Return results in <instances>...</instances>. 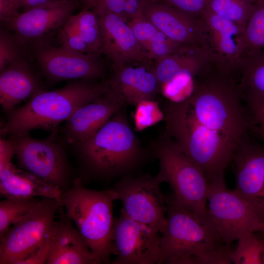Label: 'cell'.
I'll return each instance as SVG.
<instances>
[{
	"label": "cell",
	"instance_id": "obj_43",
	"mask_svg": "<svg viewBox=\"0 0 264 264\" xmlns=\"http://www.w3.org/2000/svg\"><path fill=\"white\" fill-rule=\"evenodd\" d=\"M262 260H263V264H264V245L263 251Z\"/></svg>",
	"mask_w": 264,
	"mask_h": 264
},
{
	"label": "cell",
	"instance_id": "obj_3",
	"mask_svg": "<svg viewBox=\"0 0 264 264\" xmlns=\"http://www.w3.org/2000/svg\"><path fill=\"white\" fill-rule=\"evenodd\" d=\"M77 79L65 86L36 94L23 105L5 113L0 136L29 133L35 129L52 132L80 107L89 103L109 88L108 81Z\"/></svg>",
	"mask_w": 264,
	"mask_h": 264
},
{
	"label": "cell",
	"instance_id": "obj_42",
	"mask_svg": "<svg viewBox=\"0 0 264 264\" xmlns=\"http://www.w3.org/2000/svg\"><path fill=\"white\" fill-rule=\"evenodd\" d=\"M253 4H256L264 2V0H249Z\"/></svg>",
	"mask_w": 264,
	"mask_h": 264
},
{
	"label": "cell",
	"instance_id": "obj_32",
	"mask_svg": "<svg viewBox=\"0 0 264 264\" xmlns=\"http://www.w3.org/2000/svg\"><path fill=\"white\" fill-rule=\"evenodd\" d=\"M185 46H187L174 41L159 30L150 42L146 52L149 60L157 61Z\"/></svg>",
	"mask_w": 264,
	"mask_h": 264
},
{
	"label": "cell",
	"instance_id": "obj_36",
	"mask_svg": "<svg viewBox=\"0 0 264 264\" xmlns=\"http://www.w3.org/2000/svg\"><path fill=\"white\" fill-rule=\"evenodd\" d=\"M15 155V149L13 144L8 139L0 138V170L11 163Z\"/></svg>",
	"mask_w": 264,
	"mask_h": 264
},
{
	"label": "cell",
	"instance_id": "obj_41",
	"mask_svg": "<svg viewBox=\"0 0 264 264\" xmlns=\"http://www.w3.org/2000/svg\"><path fill=\"white\" fill-rule=\"evenodd\" d=\"M80 1L84 6V9H89L94 8L96 6V0H75Z\"/></svg>",
	"mask_w": 264,
	"mask_h": 264
},
{
	"label": "cell",
	"instance_id": "obj_18",
	"mask_svg": "<svg viewBox=\"0 0 264 264\" xmlns=\"http://www.w3.org/2000/svg\"><path fill=\"white\" fill-rule=\"evenodd\" d=\"M208 30V44L211 56L237 66L244 50L245 25L205 9L201 14Z\"/></svg>",
	"mask_w": 264,
	"mask_h": 264
},
{
	"label": "cell",
	"instance_id": "obj_14",
	"mask_svg": "<svg viewBox=\"0 0 264 264\" xmlns=\"http://www.w3.org/2000/svg\"><path fill=\"white\" fill-rule=\"evenodd\" d=\"M236 186L234 191L247 201L264 222V146L246 135L232 159Z\"/></svg>",
	"mask_w": 264,
	"mask_h": 264
},
{
	"label": "cell",
	"instance_id": "obj_30",
	"mask_svg": "<svg viewBox=\"0 0 264 264\" xmlns=\"http://www.w3.org/2000/svg\"><path fill=\"white\" fill-rule=\"evenodd\" d=\"M135 107L133 119L137 131H141L165 119L164 112L154 100L142 101Z\"/></svg>",
	"mask_w": 264,
	"mask_h": 264
},
{
	"label": "cell",
	"instance_id": "obj_44",
	"mask_svg": "<svg viewBox=\"0 0 264 264\" xmlns=\"http://www.w3.org/2000/svg\"><path fill=\"white\" fill-rule=\"evenodd\" d=\"M262 232H263L264 233V226H263V229L261 231Z\"/></svg>",
	"mask_w": 264,
	"mask_h": 264
},
{
	"label": "cell",
	"instance_id": "obj_12",
	"mask_svg": "<svg viewBox=\"0 0 264 264\" xmlns=\"http://www.w3.org/2000/svg\"><path fill=\"white\" fill-rule=\"evenodd\" d=\"M161 234L128 217L121 209L115 219L113 241L116 264H158Z\"/></svg>",
	"mask_w": 264,
	"mask_h": 264
},
{
	"label": "cell",
	"instance_id": "obj_38",
	"mask_svg": "<svg viewBox=\"0 0 264 264\" xmlns=\"http://www.w3.org/2000/svg\"><path fill=\"white\" fill-rule=\"evenodd\" d=\"M14 0H0V20L6 23L19 14Z\"/></svg>",
	"mask_w": 264,
	"mask_h": 264
},
{
	"label": "cell",
	"instance_id": "obj_34",
	"mask_svg": "<svg viewBox=\"0 0 264 264\" xmlns=\"http://www.w3.org/2000/svg\"><path fill=\"white\" fill-rule=\"evenodd\" d=\"M252 122L253 131L264 144V100L250 99L245 101Z\"/></svg>",
	"mask_w": 264,
	"mask_h": 264
},
{
	"label": "cell",
	"instance_id": "obj_25",
	"mask_svg": "<svg viewBox=\"0 0 264 264\" xmlns=\"http://www.w3.org/2000/svg\"><path fill=\"white\" fill-rule=\"evenodd\" d=\"M77 33L94 53H102L101 36L97 18L93 11L84 9L72 15L63 25Z\"/></svg>",
	"mask_w": 264,
	"mask_h": 264
},
{
	"label": "cell",
	"instance_id": "obj_20",
	"mask_svg": "<svg viewBox=\"0 0 264 264\" xmlns=\"http://www.w3.org/2000/svg\"><path fill=\"white\" fill-rule=\"evenodd\" d=\"M113 69L109 88L125 104L136 106L142 101L154 100L159 87L154 67L129 64Z\"/></svg>",
	"mask_w": 264,
	"mask_h": 264
},
{
	"label": "cell",
	"instance_id": "obj_33",
	"mask_svg": "<svg viewBox=\"0 0 264 264\" xmlns=\"http://www.w3.org/2000/svg\"><path fill=\"white\" fill-rule=\"evenodd\" d=\"M128 23L136 39L146 52L150 42L159 29L143 17L133 19Z\"/></svg>",
	"mask_w": 264,
	"mask_h": 264
},
{
	"label": "cell",
	"instance_id": "obj_27",
	"mask_svg": "<svg viewBox=\"0 0 264 264\" xmlns=\"http://www.w3.org/2000/svg\"><path fill=\"white\" fill-rule=\"evenodd\" d=\"M246 233L238 239L236 248L230 254L235 264H263L262 255L264 241L255 234Z\"/></svg>",
	"mask_w": 264,
	"mask_h": 264
},
{
	"label": "cell",
	"instance_id": "obj_24",
	"mask_svg": "<svg viewBox=\"0 0 264 264\" xmlns=\"http://www.w3.org/2000/svg\"><path fill=\"white\" fill-rule=\"evenodd\" d=\"M238 80L244 101L264 100V48L241 58L238 66Z\"/></svg>",
	"mask_w": 264,
	"mask_h": 264
},
{
	"label": "cell",
	"instance_id": "obj_16",
	"mask_svg": "<svg viewBox=\"0 0 264 264\" xmlns=\"http://www.w3.org/2000/svg\"><path fill=\"white\" fill-rule=\"evenodd\" d=\"M78 1L57 0L46 5L19 13L5 24L22 45L45 40L44 37L59 31L76 10Z\"/></svg>",
	"mask_w": 264,
	"mask_h": 264
},
{
	"label": "cell",
	"instance_id": "obj_39",
	"mask_svg": "<svg viewBox=\"0 0 264 264\" xmlns=\"http://www.w3.org/2000/svg\"><path fill=\"white\" fill-rule=\"evenodd\" d=\"M51 237L40 248L23 261L22 264H45L49 249Z\"/></svg>",
	"mask_w": 264,
	"mask_h": 264
},
{
	"label": "cell",
	"instance_id": "obj_26",
	"mask_svg": "<svg viewBox=\"0 0 264 264\" xmlns=\"http://www.w3.org/2000/svg\"><path fill=\"white\" fill-rule=\"evenodd\" d=\"M41 200L5 198L0 202V239L15 222L24 217Z\"/></svg>",
	"mask_w": 264,
	"mask_h": 264
},
{
	"label": "cell",
	"instance_id": "obj_10",
	"mask_svg": "<svg viewBox=\"0 0 264 264\" xmlns=\"http://www.w3.org/2000/svg\"><path fill=\"white\" fill-rule=\"evenodd\" d=\"M162 183L157 175L126 177L112 188L128 217L161 234L166 228L167 210L160 188Z\"/></svg>",
	"mask_w": 264,
	"mask_h": 264
},
{
	"label": "cell",
	"instance_id": "obj_2",
	"mask_svg": "<svg viewBox=\"0 0 264 264\" xmlns=\"http://www.w3.org/2000/svg\"><path fill=\"white\" fill-rule=\"evenodd\" d=\"M166 226L158 264H230L232 249L221 240L209 220L166 199Z\"/></svg>",
	"mask_w": 264,
	"mask_h": 264
},
{
	"label": "cell",
	"instance_id": "obj_17",
	"mask_svg": "<svg viewBox=\"0 0 264 264\" xmlns=\"http://www.w3.org/2000/svg\"><path fill=\"white\" fill-rule=\"evenodd\" d=\"M125 103L109 88L93 101L76 110L66 121L59 133L67 144L88 139L101 128Z\"/></svg>",
	"mask_w": 264,
	"mask_h": 264
},
{
	"label": "cell",
	"instance_id": "obj_9",
	"mask_svg": "<svg viewBox=\"0 0 264 264\" xmlns=\"http://www.w3.org/2000/svg\"><path fill=\"white\" fill-rule=\"evenodd\" d=\"M59 129V128H58ZM58 129L43 139L29 133L8 135L13 144L20 167L44 181L59 187L68 172L66 146Z\"/></svg>",
	"mask_w": 264,
	"mask_h": 264
},
{
	"label": "cell",
	"instance_id": "obj_28",
	"mask_svg": "<svg viewBox=\"0 0 264 264\" xmlns=\"http://www.w3.org/2000/svg\"><path fill=\"white\" fill-rule=\"evenodd\" d=\"M254 6L249 0H209L206 9L245 26Z\"/></svg>",
	"mask_w": 264,
	"mask_h": 264
},
{
	"label": "cell",
	"instance_id": "obj_35",
	"mask_svg": "<svg viewBox=\"0 0 264 264\" xmlns=\"http://www.w3.org/2000/svg\"><path fill=\"white\" fill-rule=\"evenodd\" d=\"M167 3L188 14L201 17L209 0H152Z\"/></svg>",
	"mask_w": 264,
	"mask_h": 264
},
{
	"label": "cell",
	"instance_id": "obj_29",
	"mask_svg": "<svg viewBox=\"0 0 264 264\" xmlns=\"http://www.w3.org/2000/svg\"><path fill=\"white\" fill-rule=\"evenodd\" d=\"M264 48V2L254 4L245 26L243 56Z\"/></svg>",
	"mask_w": 264,
	"mask_h": 264
},
{
	"label": "cell",
	"instance_id": "obj_21",
	"mask_svg": "<svg viewBox=\"0 0 264 264\" xmlns=\"http://www.w3.org/2000/svg\"><path fill=\"white\" fill-rule=\"evenodd\" d=\"M84 239L68 220L55 222L50 240L47 264H100Z\"/></svg>",
	"mask_w": 264,
	"mask_h": 264
},
{
	"label": "cell",
	"instance_id": "obj_40",
	"mask_svg": "<svg viewBox=\"0 0 264 264\" xmlns=\"http://www.w3.org/2000/svg\"><path fill=\"white\" fill-rule=\"evenodd\" d=\"M56 0H14V1L19 10L22 9L23 12H25L46 5Z\"/></svg>",
	"mask_w": 264,
	"mask_h": 264
},
{
	"label": "cell",
	"instance_id": "obj_7",
	"mask_svg": "<svg viewBox=\"0 0 264 264\" xmlns=\"http://www.w3.org/2000/svg\"><path fill=\"white\" fill-rule=\"evenodd\" d=\"M208 181V218L224 243L230 246L246 233L262 231L264 222L247 201L227 188L224 172Z\"/></svg>",
	"mask_w": 264,
	"mask_h": 264
},
{
	"label": "cell",
	"instance_id": "obj_37",
	"mask_svg": "<svg viewBox=\"0 0 264 264\" xmlns=\"http://www.w3.org/2000/svg\"><path fill=\"white\" fill-rule=\"evenodd\" d=\"M124 4L125 0H96L95 7L118 15L125 20Z\"/></svg>",
	"mask_w": 264,
	"mask_h": 264
},
{
	"label": "cell",
	"instance_id": "obj_6",
	"mask_svg": "<svg viewBox=\"0 0 264 264\" xmlns=\"http://www.w3.org/2000/svg\"><path fill=\"white\" fill-rule=\"evenodd\" d=\"M160 169L157 176L168 183L171 198L178 206L209 220L207 202L208 181L203 170L181 151L165 133L155 146Z\"/></svg>",
	"mask_w": 264,
	"mask_h": 264
},
{
	"label": "cell",
	"instance_id": "obj_11",
	"mask_svg": "<svg viewBox=\"0 0 264 264\" xmlns=\"http://www.w3.org/2000/svg\"><path fill=\"white\" fill-rule=\"evenodd\" d=\"M31 45L41 75L49 86L67 80H97L105 75L100 55L82 54L61 46L55 47L45 40Z\"/></svg>",
	"mask_w": 264,
	"mask_h": 264
},
{
	"label": "cell",
	"instance_id": "obj_45",
	"mask_svg": "<svg viewBox=\"0 0 264 264\" xmlns=\"http://www.w3.org/2000/svg\"><path fill=\"white\" fill-rule=\"evenodd\" d=\"M139 0L140 1H142V2H144V1H146V0Z\"/></svg>",
	"mask_w": 264,
	"mask_h": 264
},
{
	"label": "cell",
	"instance_id": "obj_31",
	"mask_svg": "<svg viewBox=\"0 0 264 264\" xmlns=\"http://www.w3.org/2000/svg\"><path fill=\"white\" fill-rule=\"evenodd\" d=\"M22 46L14 35L0 28V71L10 64L24 58L21 52Z\"/></svg>",
	"mask_w": 264,
	"mask_h": 264
},
{
	"label": "cell",
	"instance_id": "obj_19",
	"mask_svg": "<svg viewBox=\"0 0 264 264\" xmlns=\"http://www.w3.org/2000/svg\"><path fill=\"white\" fill-rule=\"evenodd\" d=\"M45 90L40 75L24 58L0 71V104L5 113Z\"/></svg>",
	"mask_w": 264,
	"mask_h": 264
},
{
	"label": "cell",
	"instance_id": "obj_5",
	"mask_svg": "<svg viewBox=\"0 0 264 264\" xmlns=\"http://www.w3.org/2000/svg\"><path fill=\"white\" fill-rule=\"evenodd\" d=\"M119 111L94 134L68 145L92 171L112 175L131 167L139 159V141Z\"/></svg>",
	"mask_w": 264,
	"mask_h": 264
},
{
	"label": "cell",
	"instance_id": "obj_22",
	"mask_svg": "<svg viewBox=\"0 0 264 264\" xmlns=\"http://www.w3.org/2000/svg\"><path fill=\"white\" fill-rule=\"evenodd\" d=\"M211 58L208 50L197 46H185L162 58L154 67L159 86L181 77L197 78Z\"/></svg>",
	"mask_w": 264,
	"mask_h": 264
},
{
	"label": "cell",
	"instance_id": "obj_23",
	"mask_svg": "<svg viewBox=\"0 0 264 264\" xmlns=\"http://www.w3.org/2000/svg\"><path fill=\"white\" fill-rule=\"evenodd\" d=\"M0 192L5 198H32L42 197L61 199L59 186L47 183L11 162L0 170Z\"/></svg>",
	"mask_w": 264,
	"mask_h": 264
},
{
	"label": "cell",
	"instance_id": "obj_13",
	"mask_svg": "<svg viewBox=\"0 0 264 264\" xmlns=\"http://www.w3.org/2000/svg\"><path fill=\"white\" fill-rule=\"evenodd\" d=\"M142 11L144 19L174 41L184 46L202 47L209 50L207 27L201 17L152 0H146L143 3Z\"/></svg>",
	"mask_w": 264,
	"mask_h": 264
},
{
	"label": "cell",
	"instance_id": "obj_4",
	"mask_svg": "<svg viewBox=\"0 0 264 264\" xmlns=\"http://www.w3.org/2000/svg\"><path fill=\"white\" fill-rule=\"evenodd\" d=\"M117 199L113 189L90 190L84 187L78 178L61 198L68 218L75 223L89 248L101 263L109 262L110 256L115 254L112 207L113 201Z\"/></svg>",
	"mask_w": 264,
	"mask_h": 264
},
{
	"label": "cell",
	"instance_id": "obj_1",
	"mask_svg": "<svg viewBox=\"0 0 264 264\" xmlns=\"http://www.w3.org/2000/svg\"><path fill=\"white\" fill-rule=\"evenodd\" d=\"M243 102L236 80L211 69L197 78L187 98L165 105V133L207 179L224 172L240 142L251 130Z\"/></svg>",
	"mask_w": 264,
	"mask_h": 264
},
{
	"label": "cell",
	"instance_id": "obj_8",
	"mask_svg": "<svg viewBox=\"0 0 264 264\" xmlns=\"http://www.w3.org/2000/svg\"><path fill=\"white\" fill-rule=\"evenodd\" d=\"M63 206L61 199L44 198L13 224L0 239V264H21L40 248L51 237Z\"/></svg>",
	"mask_w": 264,
	"mask_h": 264
},
{
	"label": "cell",
	"instance_id": "obj_15",
	"mask_svg": "<svg viewBox=\"0 0 264 264\" xmlns=\"http://www.w3.org/2000/svg\"><path fill=\"white\" fill-rule=\"evenodd\" d=\"M99 24L102 53L112 63L113 68L149 60L128 22L122 17L94 7Z\"/></svg>",
	"mask_w": 264,
	"mask_h": 264
}]
</instances>
